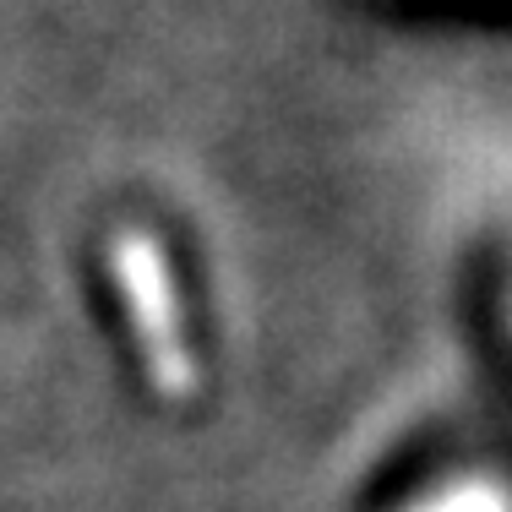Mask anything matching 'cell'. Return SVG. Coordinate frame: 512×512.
<instances>
[{
    "label": "cell",
    "mask_w": 512,
    "mask_h": 512,
    "mask_svg": "<svg viewBox=\"0 0 512 512\" xmlns=\"http://www.w3.org/2000/svg\"><path fill=\"white\" fill-rule=\"evenodd\" d=\"M404 512H512V491L491 474H458V480L425 491Z\"/></svg>",
    "instance_id": "cell-2"
},
{
    "label": "cell",
    "mask_w": 512,
    "mask_h": 512,
    "mask_svg": "<svg viewBox=\"0 0 512 512\" xmlns=\"http://www.w3.org/2000/svg\"><path fill=\"white\" fill-rule=\"evenodd\" d=\"M109 278H115L120 316L137 344V365L158 398H191L197 393V349L186 333V300H180L175 267L164 246L142 229H120L109 240Z\"/></svg>",
    "instance_id": "cell-1"
}]
</instances>
